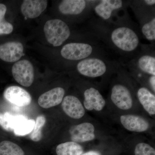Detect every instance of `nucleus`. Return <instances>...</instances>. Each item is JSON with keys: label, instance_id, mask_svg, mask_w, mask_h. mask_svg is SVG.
I'll list each match as a JSON object with an SVG mask.
<instances>
[{"label": "nucleus", "instance_id": "1", "mask_svg": "<svg viewBox=\"0 0 155 155\" xmlns=\"http://www.w3.org/2000/svg\"><path fill=\"white\" fill-rule=\"evenodd\" d=\"M93 23L91 33L122 58L130 60L140 50V33L129 19L127 13L110 22L97 20Z\"/></svg>", "mask_w": 155, "mask_h": 155}, {"label": "nucleus", "instance_id": "2", "mask_svg": "<svg viewBox=\"0 0 155 155\" xmlns=\"http://www.w3.org/2000/svg\"><path fill=\"white\" fill-rule=\"evenodd\" d=\"M120 65V62L111 61L106 57H92L78 62L76 68L84 77L97 78L117 72Z\"/></svg>", "mask_w": 155, "mask_h": 155}, {"label": "nucleus", "instance_id": "3", "mask_svg": "<svg viewBox=\"0 0 155 155\" xmlns=\"http://www.w3.org/2000/svg\"><path fill=\"white\" fill-rule=\"evenodd\" d=\"M61 54L65 60L78 62L91 57H106L105 51L93 38L86 42L67 44L61 48Z\"/></svg>", "mask_w": 155, "mask_h": 155}, {"label": "nucleus", "instance_id": "4", "mask_svg": "<svg viewBox=\"0 0 155 155\" xmlns=\"http://www.w3.org/2000/svg\"><path fill=\"white\" fill-rule=\"evenodd\" d=\"M44 31L47 40L54 47L61 46L71 35L69 26L60 19H51L46 22Z\"/></svg>", "mask_w": 155, "mask_h": 155}, {"label": "nucleus", "instance_id": "5", "mask_svg": "<svg viewBox=\"0 0 155 155\" xmlns=\"http://www.w3.org/2000/svg\"><path fill=\"white\" fill-rule=\"evenodd\" d=\"M154 47L141 45L139 52L126 64L148 75L155 76Z\"/></svg>", "mask_w": 155, "mask_h": 155}, {"label": "nucleus", "instance_id": "6", "mask_svg": "<svg viewBox=\"0 0 155 155\" xmlns=\"http://www.w3.org/2000/svg\"><path fill=\"white\" fill-rule=\"evenodd\" d=\"M130 2L122 0H101L95 5L93 11L103 22H109L119 16V12L125 11Z\"/></svg>", "mask_w": 155, "mask_h": 155}, {"label": "nucleus", "instance_id": "7", "mask_svg": "<svg viewBox=\"0 0 155 155\" xmlns=\"http://www.w3.org/2000/svg\"><path fill=\"white\" fill-rule=\"evenodd\" d=\"M98 1L64 0L61 2L58 8L60 13L65 15L77 16L82 14H90Z\"/></svg>", "mask_w": 155, "mask_h": 155}, {"label": "nucleus", "instance_id": "8", "mask_svg": "<svg viewBox=\"0 0 155 155\" xmlns=\"http://www.w3.org/2000/svg\"><path fill=\"white\" fill-rule=\"evenodd\" d=\"M14 79L22 86L28 87L34 80V69L32 64L26 60L16 62L12 68Z\"/></svg>", "mask_w": 155, "mask_h": 155}, {"label": "nucleus", "instance_id": "9", "mask_svg": "<svg viewBox=\"0 0 155 155\" xmlns=\"http://www.w3.org/2000/svg\"><path fill=\"white\" fill-rule=\"evenodd\" d=\"M110 98L114 104L121 110H130L133 106V97L131 91L124 84L117 83L112 86Z\"/></svg>", "mask_w": 155, "mask_h": 155}, {"label": "nucleus", "instance_id": "10", "mask_svg": "<svg viewBox=\"0 0 155 155\" xmlns=\"http://www.w3.org/2000/svg\"><path fill=\"white\" fill-rule=\"evenodd\" d=\"M84 105L89 111H101L106 105V101L102 95L94 87H87L84 91Z\"/></svg>", "mask_w": 155, "mask_h": 155}, {"label": "nucleus", "instance_id": "11", "mask_svg": "<svg viewBox=\"0 0 155 155\" xmlns=\"http://www.w3.org/2000/svg\"><path fill=\"white\" fill-rule=\"evenodd\" d=\"M94 125L90 122H84L74 125L69 130L72 141L84 143L91 141L95 138Z\"/></svg>", "mask_w": 155, "mask_h": 155}, {"label": "nucleus", "instance_id": "12", "mask_svg": "<svg viewBox=\"0 0 155 155\" xmlns=\"http://www.w3.org/2000/svg\"><path fill=\"white\" fill-rule=\"evenodd\" d=\"M4 96L7 101L19 107L28 106L31 102V97L29 93L19 86L8 87L4 92Z\"/></svg>", "mask_w": 155, "mask_h": 155}, {"label": "nucleus", "instance_id": "13", "mask_svg": "<svg viewBox=\"0 0 155 155\" xmlns=\"http://www.w3.org/2000/svg\"><path fill=\"white\" fill-rule=\"evenodd\" d=\"M24 48L21 43L11 41L0 45V59L5 62L13 63L20 60Z\"/></svg>", "mask_w": 155, "mask_h": 155}, {"label": "nucleus", "instance_id": "14", "mask_svg": "<svg viewBox=\"0 0 155 155\" xmlns=\"http://www.w3.org/2000/svg\"><path fill=\"white\" fill-rule=\"evenodd\" d=\"M61 106L64 113L72 119H80L85 114L83 105L75 96L69 95L64 97Z\"/></svg>", "mask_w": 155, "mask_h": 155}, {"label": "nucleus", "instance_id": "15", "mask_svg": "<svg viewBox=\"0 0 155 155\" xmlns=\"http://www.w3.org/2000/svg\"><path fill=\"white\" fill-rule=\"evenodd\" d=\"M120 120L125 129L132 132H145L150 127L149 122L146 119L137 115H122L120 117Z\"/></svg>", "mask_w": 155, "mask_h": 155}, {"label": "nucleus", "instance_id": "16", "mask_svg": "<svg viewBox=\"0 0 155 155\" xmlns=\"http://www.w3.org/2000/svg\"><path fill=\"white\" fill-rule=\"evenodd\" d=\"M65 91L64 88L57 87L44 93L39 97L38 104L41 107L48 109L58 106L62 103Z\"/></svg>", "mask_w": 155, "mask_h": 155}, {"label": "nucleus", "instance_id": "17", "mask_svg": "<svg viewBox=\"0 0 155 155\" xmlns=\"http://www.w3.org/2000/svg\"><path fill=\"white\" fill-rule=\"evenodd\" d=\"M48 1L25 0L21 6L22 14L27 18L34 19L39 17L46 10Z\"/></svg>", "mask_w": 155, "mask_h": 155}, {"label": "nucleus", "instance_id": "18", "mask_svg": "<svg viewBox=\"0 0 155 155\" xmlns=\"http://www.w3.org/2000/svg\"><path fill=\"white\" fill-rule=\"evenodd\" d=\"M137 96L140 103L149 114L155 115V94L145 87H140L137 89Z\"/></svg>", "mask_w": 155, "mask_h": 155}, {"label": "nucleus", "instance_id": "19", "mask_svg": "<svg viewBox=\"0 0 155 155\" xmlns=\"http://www.w3.org/2000/svg\"><path fill=\"white\" fill-rule=\"evenodd\" d=\"M140 31L147 40L154 43L155 41V14H150L139 19Z\"/></svg>", "mask_w": 155, "mask_h": 155}, {"label": "nucleus", "instance_id": "20", "mask_svg": "<svg viewBox=\"0 0 155 155\" xmlns=\"http://www.w3.org/2000/svg\"><path fill=\"white\" fill-rule=\"evenodd\" d=\"M35 121L27 119L23 116H15L13 125V131L17 136H24L30 133L34 127Z\"/></svg>", "mask_w": 155, "mask_h": 155}, {"label": "nucleus", "instance_id": "21", "mask_svg": "<svg viewBox=\"0 0 155 155\" xmlns=\"http://www.w3.org/2000/svg\"><path fill=\"white\" fill-rule=\"evenodd\" d=\"M57 155H81L83 153V147L75 142L69 141L58 145L56 147Z\"/></svg>", "mask_w": 155, "mask_h": 155}, {"label": "nucleus", "instance_id": "22", "mask_svg": "<svg viewBox=\"0 0 155 155\" xmlns=\"http://www.w3.org/2000/svg\"><path fill=\"white\" fill-rule=\"evenodd\" d=\"M0 155H25V153L16 143L5 140L0 143Z\"/></svg>", "mask_w": 155, "mask_h": 155}, {"label": "nucleus", "instance_id": "23", "mask_svg": "<svg viewBox=\"0 0 155 155\" xmlns=\"http://www.w3.org/2000/svg\"><path fill=\"white\" fill-rule=\"evenodd\" d=\"M46 122L45 117L44 116H40L37 118L33 130L31 132L30 138L34 141L38 142L42 137L41 129Z\"/></svg>", "mask_w": 155, "mask_h": 155}, {"label": "nucleus", "instance_id": "24", "mask_svg": "<svg viewBox=\"0 0 155 155\" xmlns=\"http://www.w3.org/2000/svg\"><path fill=\"white\" fill-rule=\"evenodd\" d=\"M15 116L8 112L0 113V126L7 131H13V125Z\"/></svg>", "mask_w": 155, "mask_h": 155}, {"label": "nucleus", "instance_id": "25", "mask_svg": "<svg viewBox=\"0 0 155 155\" xmlns=\"http://www.w3.org/2000/svg\"><path fill=\"white\" fill-rule=\"evenodd\" d=\"M135 155H155V150L152 147L145 143H140L134 149Z\"/></svg>", "mask_w": 155, "mask_h": 155}, {"label": "nucleus", "instance_id": "26", "mask_svg": "<svg viewBox=\"0 0 155 155\" xmlns=\"http://www.w3.org/2000/svg\"><path fill=\"white\" fill-rule=\"evenodd\" d=\"M13 29L14 27L11 23L4 20L0 22V35L10 34Z\"/></svg>", "mask_w": 155, "mask_h": 155}, {"label": "nucleus", "instance_id": "27", "mask_svg": "<svg viewBox=\"0 0 155 155\" xmlns=\"http://www.w3.org/2000/svg\"><path fill=\"white\" fill-rule=\"evenodd\" d=\"M150 87L153 93H155V76L154 75H150L149 76L148 80Z\"/></svg>", "mask_w": 155, "mask_h": 155}, {"label": "nucleus", "instance_id": "28", "mask_svg": "<svg viewBox=\"0 0 155 155\" xmlns=\"http://www.w3.org/2000/svg\"><path fill=\"white\" fill-rule=\"evenodd\" d=\"M7 10L6 5L4 4H0V22L2 21L4 19Z\"/></svg>", "mask_w": 155, "mask_h": 155}, {"label": "nucleus", "instance_id": "29", "mask_svg": "<svg viewBox=\"0 0 155 155\" xmlns=\"http://www.w3.org/2000/svg\"><path fill=\"white\" fill-rule=\"evenodd\" d=\"M143 2L146 5L150 7H154L155 5V0H145Z\"/></svg>", "mask_w": 155, "mask_h": 155}, {"label": "nucleus", "instance_id": "30", "mask_svg": "<svg viewBox=\"0 0 155 155\" xmlns=\"http://www.w3.org/2000/svg\"><path fill=\"white\" fill-rule=\"evenodd\" d=\"M81 155H101V153L96 151H90L81 154Z\"/></svg>", "mask_w": 155, "mask_h": 155}]
</instances>
